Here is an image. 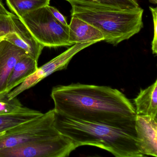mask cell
<instances>
[{
	"label": "cell",
	"mask_w": 157,
	"mask_h": 157,
	"mask_svg": "<svg viewBox=\"0 0 157 157\" xmlns=\"http://www.w3.org/2000/svg\"><path fill=\"white\" fill-rule=\"evenodd\" d=\"M51 97L57 113L123 129L137 138L135 106L117 89L72 83L54 87Z\"/></svg>",
	"instance_id": "obj_1"
},
{
	"label": "cell",
	"mask_w": 157,
	"mask_h": 157,
	"mask_svg": "<svg viewBox=\"0 0 157 157\" xmlns=\"http://www.w3.org/2000/svg\"><path fill=\"white\" fill-rule=\"evenodd\" d=\"M55 125L78 146L101 148L116 157H141L137 139L123 129L107 125L75 120L55 112Z\"/></svg>",
	"instance_id": "obj_2"
},
{
	"label": "cell",
	"mask_w": 157,
	"mask_h": 157,
	"mask_svg": "<svg viewBox=\"0 0 157 157\" xmlns=\"http://www.w3.org/2000/svg\"><path fill=\"white\" fill-rule=\"evenodd\" d=\"M71 17H77L100 30L105 42L117 45L138 33L143 27L144 10L140 7L125 10L71 6Z\"/></svg>",
	"instance_id": "obj_3"
},
{
	"label": "cell",
	"mask_w": 157,
	"mask_h": 157,
	"mask_svg": "<svg viewBox=\"0 0 157 157\" xmlns=\"http://www.w3.org/2000/svg\"><path fill=\"white\" fill-rule=\"evenodd\" d=\"M34 38L44 47L71 46L69 27L53 16L47 6L29 12L19 18Z\"/></svg>",
	"instance_id": "obj_4"
},
{
	"label": "cell",
	"mask_w": 157,
	"mask_h": 157,
	"mask_svg": "<svg viewBox=\"0 0 157 157\" xmlns=\"http://www.w3.org/2000/svg\"><path fill=\"white\" fill-rule=\"evenodd\" d=\"M54 109L6 130L0 136V149L12 147L59 134Z\"/></svg>",
	"instance_id": "obj_5"
},
{
	"label": "cell",
	"mask_w": 157,
	"mask_h": 157,
	"mask_svg": "<svg viewBox=\"0 0 157 157\" xmlns=\"http://www.w3.org/2000/svg\"><path fill=\"white\" fill-rule=\"evenodd\" d=\"M69 137L57 135L0 149V157H67L78 148Z\"/></svg>",
	"instance_id": "obj_6"
},
{
	"label": "cell",
	"mask_w": 157,
	"mask_h": 157,
	"mask_svg": "<svg viewBox=\"0 0 157 157\" xmlns=\"http://www.w3.org/2000/svg\"><path fill=\"white\" fill-rule=\"evenodd\" d=\"M95 44V42H87L74 44L70 48L62 54L54 58L42 67H38L34 73L30 75L23 82L7 94L8 98L11 100L17 97L19 94L33 87L52 73L66 69L72 58L76 54Z\"/></svg>",
	"instance_id": "obj_7"
},
{
	"label": "cell",
	"mask_w": 157,
	"mask_h": 157,
	"mask_svg": "<svg viewBox=\"0 0 157 157\" xmlns=\"http://www.w3.org/2000/svg\"><path fill=\"white\" fill-rule=\"evenodd\" d=\"M13 32L5 35L4 40L24 50L26 54L38 61L44 46L37 42L31 34L19 17L12 13Z\"/></svg>",
	"instance_id": "obj_8"
},
{
	"label": "cell",
	"mask_w": 157,
	"mask_h": 157,
	"mask_svg": "<svg viewBox=\"0 0 157 157\" xmlns=\"http://www.w3.org/2000/svg\"><path fill=\"white\" fill-rule=\"evenodd\" d=\"M135 128L140 152L157 157V118L137 115Z\"/></svg>",
	"instance_id": "obj_9"
},
{
	"label": "cell",
	"mask_w": 157,
	"mask_h": 157,
	"mask_svg": "<svg viewBox=\"0 0 157 157\" xmlns=\"http://www.w3.org/2000/svg\"><path fill=\"white\" fill-rule=\"evenodd\" d=\"M25 55L24 50L8 41H0V94L5 92L8 78L15 64Z\"/></svg>",
	"instance_id": "obj_10"
},
{
	"label": "cell",
	"mask_w": 157,
	"mask_h": 157,
	"mask_svg": "<svg viewBox=\"0 0 157 157\" xmlns=\"http://www.w3.org/2000/svg\"><path fill=\"white\" fill-rule=\"evenodd\" d=\"M68 27L69 42L72 44L104 41V36L100 30L79 18L71 17Z\"/></svg>",
	"instance_id": "obj_11"
},
{
	"label": "cell",
	"mask_w": 157,
	"mask_h": 157,
	"mask_svg": "<svg viewBox=\"0 0 157 157\" xmlns=\"http://www.w3.org/2000/svg\"><path fill=\"white\" fill-rule=\"evenodd\" d=\"M38 61L25 55L17 61L9 76L4 93L8 94L23 82L38 68Z\"/></svg>",
	"instance_id": "obj_12"
},
{
	"label": "cell",
	"mask_w": 157,
	"mask_h": 157,
	"mask_svg": "<svg viewBox=\"0 0 157 157\" xmlns=\"http://www.w3.org/2000/svg\"><path fill=\"white\" fill-rule=\"evenodd\" d=\"M136 115L157 118V80L144 90H140L134 99Z\"/></svg>",
	"instance_id": "obj_13"
},
{
	"label": "cell",
	"mask_w": 157,
	"mask_h": 157,
	"mask_svg": "<svg viewBox=\"0 0 157 157\" xmlns=\"http://www.w3.org/2000/svg\"><path fill=\"white\" fill-rule=\"evenodd\" d=\"M71 6L125 10L140 7L138 0H65Z\"/></svg>",
	"instance_id": "obj_14"
},
{
	"label": "cell",
	"mask_w": 157,
	"mask_h": 157,
	"mask_svg": "<svg viewBox=\"0 0 157 157\" xmlns=\"http://www.w3.org/2000/svg\"><path fill=\"white\" fill-rule=\"evenodd\" d=\"M43 113L24 106L18 112L0 114V133L41 115Z\"/></svg>",
	"instance_id": "obj_15"
},
{
	"label": "cell",
	"mask_w": 157,
	"mask_h": 157,
	"mask_svg": "<svg viewBox=\"0 0 157 157\" xmlns=\"http://www.w3.org/2000/svg\"><path fill=\"white\" fill-rule=\"evenodd\" d=\"M10 10L21 18L25 13L48 6L50 0H6Z\"/></svg>",
	"instance_id": "obj_16"
},
{
	"label": "cell",
	"mask_w": 157,
	"mask_h": 157,
	"mask_svg": "<svg viewBox=\"0 0 157 157\" xmlns=\"http://www.w3.org/2000/svg\"><path fill=\"white\" fill-rule=\"evenodd\" d=\"M23 107L17 97L10 100L7 94H0V114L15 113Z\"/></svg>",
	"instance_id": "obj_17"
},
{
	"label": "cell",
	"mask_w": 157,
	"mask_h": 157,
	"mask_svg": "<svg viewBox=\"0 0 157 157\" xmlns=\"http://www.w3.org/2000/svg\"><path fill=\"white\" fill-rule=\"evenodd\" d=\"M12 13L6 10L0 0V32L8 33L14 31Z\"/></svg>",
	"instance_id": "obj_18"
},
{
	"label": "cell",
	"mask_w": 157,
	"mask_h": 157,
	"mask_svg": "<svg viewBox=\"0 0 157 157\" xmlns=\"http://www.w3.org/2000/svg\"><path fill=\"white\" fill-rule=\"evenodd\" d=\"M152 15L153 24V36L151 42V50L153 55L157 54V8L149 7Z\"/></svg>",
	"instance_id": "obj_19"
},
{
	"label": "cell",
	"mask_w": 157,
	"mask_h": 157,
	"mask_svg": "<svg viewBox=\"0 0 157 157\" xmlns=\"http://www.w3.org/2000/svg\"><path fill=\"white\" fill-rule=\"evenodd\" d=\"M47 7L50 12L53 14V16L58 21L65 26H68V24L67 21V18L63 14H61L56 8L53 6H50L49 5L47 6Z\"/></svg>",
	"instance_id": "obj_20"
},
{
	"label": "cell",
	"mask_w": 157,
	"mask_h": 157,
	"mask_svg": "<svg viewBox=\"0 0 157 157\" xmlns=\"http://www.w3.org/2000/svg\"><path fill=\"white\" fill-rule=\"evenodd\" d=\"M6 33L4 32H0V41H2L4 39V36L6 34Z\"/></svg>",
	"instance_id": "obj_21"
},
{
	"label": "cell",
	"mask_w": 157,
	"mask_h": 157,
	"mask_svg": "<svg viewBox=\"0 0 157 157\" xmlns=\"http://www.w3.org/2000/svg\"><path fill=\"white\" fill-rule=\"evenodd\" d=\"M150 3L152 4H156L157 3V0H148Z\"/></svg>",
	"instance_id": "obj_22"
},
{
	"label": "cell",
	"mask_w": 157,
	"mask_h": 157,
	"mask_svg": "<svg viewBox=\"0 0 157 157\" xmlns=\"http://www.w3.org/2000/svg\"><path fill=\"white\" fill-rule=\"evenodd\" d=\"M4 132H5V131H4V132H1V133H0V136H1L2 135H3V133H4Z\"/></svg>",
	"instance_id": "obj_23"
}]
</instances>
